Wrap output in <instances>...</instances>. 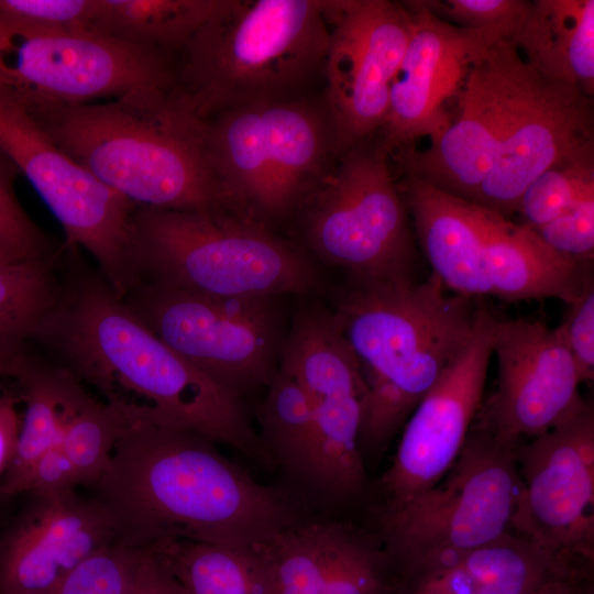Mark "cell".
<instances>
[{"mask_svg":"<svg viewBox=\"0 0 594 594\" xmlns=\"http://www.w3.org/2000/svg\"><path fill=\"white\" fill-rule=\"evenodd\" d=\"M79 251L64 246L62 293L31 345L130 422L193 430L274 466L242 398L155 334Z\"/></svg>","mask_w":594,"mask_h":594,"instance_id":"1","label":"cell"},{"mask_svg":"<svg viewBox=\"0 0 594 594\" xmlns=\"http://www.w3.org/2000/svg\"><path fill=\"white\" fill-rule=\"evenodd\" d=\"M216 443L188 429L130 422L88 486L116 541L145 548L180 539L257 550L305 520L287 490L255 481Z\"/></svg>","mask_w":594,"mask_h":594,"instance_id":"2","label":"cell"},{"mask_svg":"<svg viewBox=\"0 0 594 594\" xmlns=\"http://www.w3.org/2000/svg\"><path fill=\"white\" fill-rule=\"evenodd\" d=\"M22 106L59 150L138 208L239 211L206 156L204 120L174 86L102 102Z\"/></svg>","mask_w":594,"mask_h":594,"instance_id":"3","label":"cell"},{"mask_svg":"<svg viewBox=\"0 0 594 594\" xmlns=\"http://www.w3.org/2000/svg\"><path fill=\"white\" fill-rule=\"evenodd\" d=\"M481 298L422 280L353 282L332 311L363 382L361 452L382 450L470 342Z\"/></svg>","mask_w":594,"mask_h":594,"instance_id":"4","label":"cell"},{"mask_svg":"<svg viewBox=\"0 0 594 594\" xmlns=\"http://www.w3.org/2000/svg\"><path fill=\"white\" fill-rule=\"evenodd\" d=\"M326 0H223L175 57L174 90L200 120L229 109L297 99L323 75Z\"/></svg>","mask_w":594,"mask_h":594,"instance_id":"5","label":"cell"},{"mask_svg":"<svg viewBox=\"0 0 594 594\" xmlns=\"http://www.w3.org/2000/svg\"><path fill=\"white\" fill-rule=\"evenodd\" d=\"M131 242L138 284L232 298L308 295L314 263L260 220L234 210L136 208Z\"/></svg>","mask_w":594,"mask_h":594,"instance_id":"6","label":"cell"},{"mask_svg":"<svg viewBox=\"0 0 594 594\" xmlns=\"http://www.w3.org/2000/svg\"><path fill=\"white\" fill-rule=\"evenodd\" d=\"M202 140L229 199L263 223L301 204L340 155L326 106L299 98L220 112L204 120Z\"/></svg>","mask_w":594,"mask_h":594,"instance_id":"7","label":"cell"},{"mask_svg":"<svg viewBox=\"0 0 594 594\" xmlns=\"http://www.w3.org/2000/svg\"><path fill=\"white\" fill-rule=\"evenodd\" d=\"M519 443L473 422L457 460L439 482L383 509L385 551L400 568L402 578L449 562L510 531L521 490Z\"/></svg>","mask_w":594,"mask_h":594,"instance_id":"8","label":"cell"},{"mask_svg":"<svg viewBox=\"0 0 594 594\" xmlns=\"http://www.w3.org/2000/svg\"><path fill=\"white\" fill-rule=\"evenodd\" d=\"M388 158L378 139L362 141L306 198L308 246L353 282L415 279L416 239Z\"/></svg>","mask_w":594,"mask_h":594,"instance_id":"9","label":"cell"},{"mask_svg":"<svg viewBox=\"0 0 594 594\" xmlns=\"http://www.w3.org/2000/svg\"><path fill=\"white\" fill-rule=\"evenodd\" d=\"M174 82V55L0 13V85L24 106L89 103Z\"/></svg>","mask_w":594,"mask_h":594,"instance_id":"10","label":"cell"},{"mask_svg":"<svg viewBox=\"0 0 594 594\" xmlns=\"http://www.w3.org/2000/svg\"><path fill=\"white\" fill-rule=\"evenodd\" d=\"M165 343L242 397L267 386L284 341L275 298L216 297L139 283L123 297Z\"/></svg>","mask_w":594,"mask_h":594,"instance_id":"11","label":"cell"},{"mask_svg":"<svg viewBox=\"0 0 594 594\" xmlns=\"http://www.w3.org/2000/svg\"><path fill=\"white\" fill-rule=\"evenodd\" d=\"M0 148L61 223L65 245L85 250L122 297L136 283L131 219L138 208L59 150L0 85Z\"/></svg>","mask_w":594,"mask_h":594,"instance_id":"12","label":"cell"},{"mask_svg":"<svg viewBox=\"0 0 594 594\" xmlns=\"http://www.w3.org/2000/svg\"><path fill=\"white\" fill-rule=\"evenodd\" d=\"M544 78L510 40L497 41L470 64L458 87L457 119L425 150L409 148L393 158L404 174L471 201Z\"/></svg>","mask_w":594,"mask_h":594,"instance_id":"13","label":"cell"},{"mask_svg":"<svg viewBox=\"0 0 594 594\" xmlns=\"http://www.w3.org/2000/svg\"><path fill=\"white\" fill-rule=\"evenodd\" d=\"M279 364L296 376L310 405L318 493L338 502L358 497L366 484L360 448L363 382L332 311L317 305L301 307Z\"/></svg>","mask_w":594,"mask_h":594,"instance_id":"14","label":"cell"},{"mask_svg":"<svg viewBox=\"0 0 594 594\" xmlns=\"http://www.w3.org/2000/svg\"><path fill=\"white\" fill-rule=\"evenodd\" d=\"M330 28L326 109L340 154L373 138L413 31L408 9L389 0H326Z\"/></svg>","mask_w":594,"mask_h":594,"instance_id":"15","label":"cell"},{"mask_svg":"<svg viewBox=\"0 0 594 594\" xmlns=\"http://www.w3.org/2000/svg\"><path fill=\"white\" fill-rule=\"evenodd\" d=\"M517 464L521 490L512 529L572 563L593 561V405L521 441Z\"/></svg>","mask_w":594,"mask_h":594,"instance_id":"16","label":"cell"},{"mask_svg":"<svg viewBox=\"0 0 594 594\" xmlns=\"http://www.w3.org/2000/svg\"><path fill=\"white\" fill-rule=\"evenodd\" d=\"M492 349L498 364L496 386L475 420L496 437L519 443L562 424L587 404L559 327L495 317Z\"/></svg>","mask_w":594,"mask_h":594,"instance_id":"17","label":"cell"},{"mask_svg":"<svg viewBox=\"0 0 594 594\" xmlns=\"http://www.w3.org/2000/svg\"><path fill=\"white\" fill-rule=\"evenodd\" d=\"M494 318L482 301L470 342L407 419L382 477L384 509L435 485L457 460L483 402Z\"/></svg>","mask_w":594,"mask_h":594,"instance_id":"18","label":"cell"},{"mask_svg":"<svg viewBox=\"0 0 594 594\" xmlns=\"http://www.w3.org/2000/svg\"><path fill=\"white\" fill-rule=\"evenodd\" d=\"M403 4L411 14L413 31L378 132L389 157L411 148L417 139L442 131L449 120L441 106L458 90L470 64L497 41L510 40L502 30L457 28L430 13L420 0Z\"/></svg>","mask_w":594,"mask_h":594,"instance_id":"19","label":"cell"},{"mask_svg":"<svg viewBox=\"0 0 594 594\" xmlns=\"http://www.w3.org/2000/svg\"><path fill=\"white\" fill-rule=\"evenodd\" d=\"M0 530V594H48L76 565L116 541L100 502L76 488L24 494Z\"/></svg>","mask_w":594,"mask_h":594,"instance_id":"20","label":"cell"},{"mask_svg":"<svg viewBox=\"0 0 594 594\" xmlns=\"http://www.w3.org/2000/svg\"><path fill=\"white\" fill-rule=\"evenodd\" d=\"M591 142L592 98L573 85L544 78L470 202L510 220L539 175Z\"/></svg>","mask_w":594,"mask_h":594,"instance_id":"21","label":"cell"},{"mask_svg":"<svg viewBox=\"0 0 594 594\" xmlns=\"http://www.w3.org/2000/svg\"><path fill=\"white\" fill-rule=\"evenodd\" d=\"M261 550L270 594H394L386 551L344 522L302 520Z\"/></svg>","mask_w":594,"mask_h":594,"instance_id":"22","label":"cell"},{"mask_svg":"<svg viewBox=\"0 0 594 594\" xmlns=\"http://www.w3.org/2000/svg\"><path fill=\"white\" fill-rule=\"evenodd\" d=\"M398 187L432 274L451 293L491 295L480 207L408 174Z\"/></svg>","mask_w":594,"mask_h":594,"instance_id":"23","label":"cell"},{"mask_svg":"<svg viewBox=\"0 0 594 594\" xmlns=\"http://www.w3.org/2000/svg\"><path fill=\"white\" fill-rule=\"evenodd\" d=\"M574 574H581L578 564L509 531L449 562L403 576L394 594H522Z\"/></svg>","mask_w":594,"mask_h":594,"instance_id":"24","label":"cell"},{"mask_svg":"<svg viewBox=\"0 0 594 594\" xmlns=\"http://www.w3.org/2000/svg\"><path fill=\"white\" fill-rule=\"evenodd\" d=\"M480 217L491 295L508 301L558 298L569 304L594 279L593 261L562 255L528 226L481 207Z\"/></svg>","mask_w":594,"mask_h":594,"instance_id":"25","label":"cell"},{"mask_svg":"<svg viewBox=\"0 0 594 594\" xmlns=\"http://www.w3.org/2000/svg\"><path fill=\"white\" fill-rule=\"evenodd\" d=\"M13 380L25 409L13 459L0 484V504L20 496L37 460L62 441L70 417L89 395L76 377L32 345Z\"/></svg>","mask_w":594,"mask_h":594,"instance_id":"26","label":"cell"},{"mask_svg":"<svg viewBox=\"0 0 594 594\" xmlns=\"http://www.w3.org/2000/svg\"><path fill=\"white\" fill-rule=\"evenodd\" d=\"M541 76L594 94V1H528L510 40Z\"/></svg>","mask_w":594,"mask_h":594,"instance_id":"27","label":"cell"},{"mask_svg":"<svg viewBox=\"0 0 594 594\" xmlns=\"http://www.w3.org/2000/svg\"><path fill=\"white\" fill-rule=\"evenodd\" d=\"M223 0H94L90 32L176 56Z\"/></svg>","mask_w":594,"mask_h":594,"instance_id":"28","label":"cell"},{"mask_svg":"<svg viewBox=\"0 0 594 594\" xmlns=\"http://www.w3.org/2000/svg\"><path fill=\"white\" fill-rule=\"evenodd\" d=\"M258 418L260 439L275 465L302 487L318 493L316 439L310 405L296 376L278 363Z\"/></svg>","mask_w":594,"mask_h":594,"instance_id":"29","label":"cell"},{"mask_svg":"<svg viewBox=\"0 0 594 594\" xmlns=\"http://www.w3.org/2000/svg\"><path fill=\"white\" fill-rule=\"evenodd\" d=\"M187 594H270V575L261 549H239L180 539L152 546Z\"/></svg>","mask_w":594,"mask_h":594,"instance_id":"30","label":"cell"},{"mask_svg":"<svg viewBox=\"0 0 594 594\" xmlns=\"http://www.w3.org/2000/svg\"><path fill=\"white\" fill-rule=\"evenodd\" d=\"M63 250L50 260L0 263V352L31 345L56 306L63 285Z\"/></svg>","mask_w":594,"mask_h":594,"instance_id":"31","label":"cell"},{"mask_svg":"<svg viewBox=\"0 0 594 594\" xmlns=\"http://www.w3.org/2000/svg\"><path fill=\"white\" fill-rule=\"evenodd\" d=\"M130 424L117 407L90 394L70 417L61 448L72 463L78 486H89L107 469L112 451Z\"/></svg>","mask_w":594,"mask_h":594,"instance_id":"32","label":"cell"},{"mask_svg":"<svg viewBox=\"0 0 594 594\" xmlns=\"http://www.w3.org/2000/svg\"><path fill=\"white\" fill-rule=\"evenodd\" d=\"M594 196V142L539 175L522 194L517 212L537 230L584 198Z\"/></svg>","mask_w":594,"mask_h":594,"instance_id":"33","label":"cell"},{"mask_svg":"<svg viewBox=\"0 0 594 594\" xmlns=\"http://www.w3.org/2000/svg\"><path fill=\"white\" fill-rule=\"evenodd\" d=\"M19 174L0 148V263L53 258L61 248L30 218L15 196L14 180Z\"/></svg>","mask_w":594,"mask_h":594,"instance_id":"34","label":"cell"},{"mask_svg":"<svg viewBox=\"0 0 594 594\" xmlns=\"http://www.w3.org/2000/svg\"><path fill=\"white\" fill-rule=\"evenodd\" d=\"M142 551L112 541L84 559L48 594H124Z\"/></svg>","mask_w":594,"mask_h":594,"instance_id":"35","label":"cell"},{"mask_svg":"<svg viewBox=\"0 0 594 594\" xmlns=\"http://www.w3.org/2000/svg\"><path fill=\"white\" fill-rule=\"evenodd\" d=\"M435 16L465 30L496 29L514 36L527 9L525 0H420Z\"/></svg>","mask_w":594,"mask_h":594,"instance_id":"36","label":"cell"},{"mask_svg":"<svg viewBox=\"0 0 594 594\" xmlns=\"http://www.w3.org/2000/svg\"><path fill=\"white\" fill-rule=\"evenodd\" d=\"M535 231L556 252L576 260L593 261L594 196L584 198Z\"/></svg>","mask_w":594,"mask_h":594,"instance_id":"37","label":"cell"},{"mask_svg":"<svg viewBox=\"0 0 594 594\" xmlns=\"http://www.w3.org/2000/svg\"><path fill=\"white\" fill-rule=\"evenodd\" d=\"M92 11L94 0H0V13L46 28L90 32Z\"/></svg>","mask_w":594,"mask_h":594,"instance_id":"38","label":"cell"},{"mask_svg":"<svg viewBox=\"0 0 594 594\" xmlns=\"http://www.w3.org/2000/svg\"><path fill=\"white\" fill-rule=\"evenodd\" d=\"M575 364L580 382L594 378V279L568 304L565 317L558 326Z\"/></svg>","mask_w":594,"mask_h":594,"instance_id":"39","label":"cell"},{"mask_svg":"<svg viewBox=\"0 0 594 594\" xmlns=\"http://www.w3.org/2000/svg\"><path fill=\"white\" fill-rule=\"evenodd\" d=\"M124 594H187V592L163 557L152 547H145L134 578Z\"/></svg>","mask_w":594,"mask_h":594,"instance_id":"40","label":"cell"},{"mask_svg":"<svg viewBox=\"0 0 594 594\" xmlns=\"http://www.w3.org/2000/svg\"><path fill=\"white\" fill-rule=\"evenodd\" d=\"M21 403L16 388L4 389L0 394V484L11 464L18 442L21 416L18 405Z\"/></svg>","mask_w":594,"mask_h":594,"instance_id":"41","label":"cell"},{"mask_svg":"<svg viewBox=\"0 0 594 594\" xmlns=\"http://www.w3.org/2000/svg\"><path fill=\"white\" fill-rule=\"evenodd\" d=\"M522 594H593V588L581 580V574L548 581Z\"/></svg>","mask_w":594,"mask_h":594,"instance_id":"42","label":"cell"},{"mask_svg":"<svg viewBox=\"0 0 594 594\" xmlns=\"http://www.w3.org/2000/svg\"><path fill=\"white\" fill-rule=\"evenodd\" d=\"M28 349L29 346L16 351L0 352V377H15Z\"/></svg>","mask_w":594,"mask_h":594,"instance_id":"43","label":"cell"},{"mask_svg":"<svg viewBox=\"0 0 594 594\" xmlns=\"http://www.w3.org/2000/svg\"><path fill=\"white\" fill-rule=\"evenodd\" d=\"M9 503L7 504H0V530L6 521V519L8 518V515H6V507Z\"/></svg>","mask_w":594,"mask_h":594,"instance_id":"44","label":"cell"}]
</instances>
